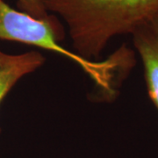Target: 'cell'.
<instances>
[{
  "label": "cell",
  "instance_id": "277c9868",
  "mask_svg": "<svg viewBox=\"0 0 158 158\" xmlns=\"http://www.w3.org/2000/svg\"><path fill=\"white\" fill-rule=\"evenodd\" d=\"M44 62L38 51L11 55L0 49V105L23 77L34 72Z\"/></svg>",
  "mask_w": 158,
  "mask_h": 158
},
{
  "label": "cell",
  "instance_id": "6da1fadb",
  "mask_svg": "<svg viewBox=\"0 0 158 158\" xmlns=\"http://www.w3.org/2000/svg\"><path fill=\"white\" fill-rule=\"evenodd\" d=\"M67 24L75 52L94 61L111 40L158 16V0H41Z\"/></svg>",
  "mask_w": 158,
  "mask_h": 158
},
{
  "label": "cell",
  "instance_id": "5b68a950",
  "mask_svg": "<svg viewBox=\"0 0 158 158\" xmlns=\"http://www.w3.org/2000/svg\"><path fill=\"white\" fill-rule=\"evenodd\" d=\"M19 11L25 12L38 19H46L50 16L49 12L45 9L41 0H17Z\"/></svg>",
  "mask_w": 158,
  "mask_h": 158
},
{
  "label": "cell",
  "instance_id": "7a4b0ae2",
  "mask_svg": "<svg viewBox=\"0 0 158 158\" xmlns=\"http://www.w3.org/2000/svg\"><path fill=\"white\" fill-rule=\"evenodd\" d=\"M64 38V27L56 15L50 14L46 19H38L13 9L5 0H0V40L62 55L77 62L106 95L115 96L117 88L135 64V52L124 44L105 61H90L63 48L59 41Z\"/></svg>",
  "mask_w": 158,
  "mask_h": 158
},
{
  "label": "cell",
  "instance_id": "3957f363",
  "mask_svg": "<svg viewBox=\"0 0 158 158\" xmlns=\"http://www.w3.org/2000/svg\"><path fill=\"white\" fill-rule=\"evenodd\" d=\"M131 35L142 63L148 95L158 110V16L141 25Z\"/></svg>",
  "mask_w": 158,
  "mask_h": 158
}]
</instances>
